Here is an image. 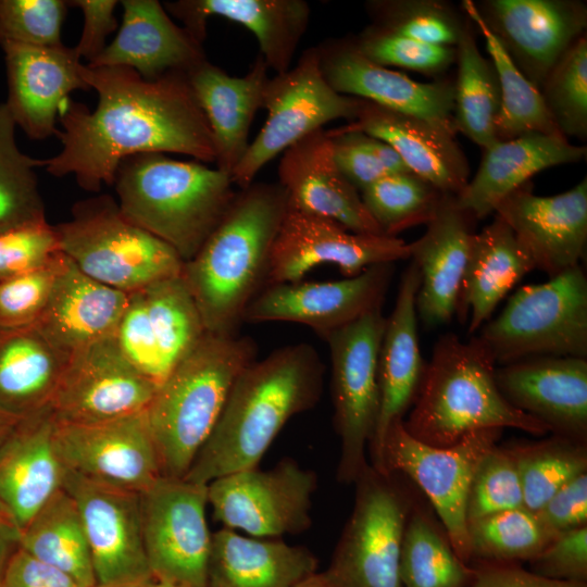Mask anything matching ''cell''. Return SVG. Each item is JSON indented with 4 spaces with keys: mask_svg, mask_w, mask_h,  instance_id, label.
Here are the masks:
<instances>
[{
    "mask_svg": "<svg viewBox=\"0 0 587 587\" xmlns=\"http://www.w3.org/2000/svg\"><path fill=\"white\" fill-rule=\"evenodd\" d=\"M82 76L98 93L93 111L70 99L61 107V151L42 161L57 177L73 174L80 188L113 185L121 162L142 153L174 152L215 162L212 134L186 73L158 79L123 66L91 67Z\"/></svg>",
    "mask_w": 587,
    "mask_h": 587,
    "instance_id": "obj_1",
    "label": "cell"
},
{
    "mask_svg": "<svg viewBox=\"0 0 587 587\" xmlns=\"http://www.w3.org/2000/svg\"><path fill=\"white\" fill-rule=\"evenodd\" d=\"M324 365L307 342L282 347L248 364L185 479L208 485L257 467L287 422L321 398Z\"/></svg>",
    "mask_w": 587,
    "mask_h": 587,
    "instance_id": "obj_2",
    "label": "cell"
},
{
    "mask_svg": "<svg viewBox=\"0 0 587 587\" xmlns=\"http://www.w3.org/2000/svg\"><path fill=\"white\" fill-rule=\"evenodd\" d=\"M288 207L278 184L239 189L197 254L184 263L187 285L207 333L236 335L250 302L266 287L271 253Z\"/></svg>",
    "mask_w": 587,
    "mask_h": 587,
    "instance_id": "obj_3",
    "label": "cell"
},
{
    "mask_svg": "<svg viewBox=\"0 0 587 587\" xmlns=\"http://www.w3.org/2000/svg\"><path fill=\"white\" fill-rule=\"evenodd\" d=\"M113 185L122 213L168 245L184 263L215 230L238 191L229 173L162 153L123 160Z\"/></svg>",
    "mask_w": 587,
    "mask_h": 587,
    "instance_id": "obj_4",
    "label": "cell"
},
{
    "mask_svg": "<svg viewBox=\"0 0 587 587\" xmlns=\"http://www.w3.org/2000/svg\"><path fill=\"white\" fill-rule=\"evenodd\" d=\"M496 362L478 337L463 341L441 335L427 361L424 377L403 425L422 442L451 446L489 428H515L533 435L546 425L512 407L496 382Z\"/></svg>",
    "mask_w": 587,
    "mask_h": 587,
    "instance_id": "obj_5",
    "label": "cell"
},
{
    "mask_svg": "<svg viewBox=\"0 0 587 587\" xmlns=\"http://www.w3.org/2000/svg\"><path fill=\"white\" fill-rule=\"evenodd\" d=\"M255 352L249 337L205 333L157 387L146 417L163 476H186Z\"/></svg>",
    "mask_w": 587,
    "mask_h": 587,
    "instance_id": "obj_6",
    "label": "cell"
},
{
    "mask_svg": "<svg viewBox=\"0 0 587 587\" xmlns=\"http://www.w3.org/2000/svg\"><path fill=\"white\" fill-rule=\"evenodd\" d=\"M54 228L61 251L77 268L114 289L129 294L182 274L178 254L130 222L109 195L75 203L72 217Z\"/></svg>",
    "mask_w": 587,
    "mask_h": 587,
    "instance_id": "obj_7",
    "label": "cell"
},
{
    "mask_svg": "<svg viewBox=\"0 0 587 587\" xmlns=\"http://www.w3.org/2000/svg\"><path fill=\"white\" fill-rule=\"evenodd\" d=\"M477 337L499 365L541 355L587 359V277L583 267L519 288Z\"/></svg>",
    "mask_w": 587,
    "mask_h": 587,
    "instance_id": "obj_8",
    "label": "cell"
},
{
    "mask_svg": "<svg viewBox=\"0 0 587 587\" xmlns=\"http://www.w3.org/2000/svg\"><path fill=\"white\" fill-rule=\"evenodd\" d=\"M353 484L351 514L320 573L330 587H403L401 548L415 502L395 473H383L370 462Z\"/></svg>",
    "mask_w": 587,
    "mask_h": 587,
    "instance_id": "obj_9",
    "label": "cell"
},
{
    "mask_svg": "<svg viewBox=\"0 0 587 587\" xmlns=\"http://www.w3.org/2000/svg\"><path fill=\"white\" fill-rule=\"evenodd\" d=\"M361 104L362 99L341 95L327 83L315 47L308 48L296 65L268 78L262 107L267 116L230 174L234 185L248 187L276 155L328 122L354 121Z\"/></svg>",
    "mask_w": 587,
    "mask_h": 587,
    "instance_id": "obj_10",
    "label": "cell"
},
{
    "mask_svg": "<svg viewBox=\"0 0 587 587\" xmlns=\"http://www.w3.org/2000/svg\"><path fill=\"white\" fill-rule=\"evenodd\" d=\"M386 317L382 309L324 338L332 363L334 426L340 440L337 479L352 484L369 464L379 411L378 354Z\"/></svg>",
    "mask_w": 587,
    "mask_h": 587,
    "instance_id": "obj_11",
    "label": "cell"
},
{
    "mask_svg": "<svg viewBox=\"0 0 587 587\" xmlns=\"http://www.w3.org/2000/svg\"><path fill=\"white\" fill-rule=\"evenodd\" d=\"M501 428L472 433L447 447L427 445L408 433L403 420L389 429L384 447L386 473L413 482L429 501L457 554L470 564L466 502L474 473L502 434Z\"/></svg>",
    "mask_w": 587,
    "mask_h": 587,
    "instance_id": "obj_12",
    "label": "cell"
},
{
    "mask_svg": "<svg viewBox=\"0 0 587 587\" xmlns=\"http://www.w3.org/2000/svg\"><path fill=\"white\" fill-rule=\"evenodd\" d=\"M317 477L296 460L282 459L272 469L258 466L227 474L208 484V503L223 527L259 538L305 532Z\"/></svg>",
    "mask_w": 587,
    "mask_h": 587,
    "instance_id": "obj_13",
    "label": "cell"
},
{
    "mask_svg": "<svg viewBox=\"0 0 587 587\" xmlns=\"http://www.w3.org/2000/svg\"><path fill=\"white\" fill-rule=\"evenodd\" d=\"M139 498L152 576L180 587H208V485L161 476Z\"/></svg>",
    "mask_w": 587,
    "mask_h": 587,
    "instance_id": "obj_14",
    "label": "cell"
},
{
    "mask_svg": "<svg viewBox=\"0 0 587 587\" xmlns=\"http://www.w3.org/2000/svg\"><path fill=\"white\" fill-rule=\"evenodd\" d=\"M182 275L128 294L115 338L128 361L159 386L204 336Z\"/></svg>",
    "mask_w": 587,
    "mask_h": 587,
    "instance_id": "obj_15",
    "label": "cell"
},
{
    "mask_svg": "<svg viewBox=\"0 0 587 587\" xmlns=\"http://www.w3.org/2000/svg\"><path fill=\"white\" fill-rule=\"evenodd\" d=\"M409 257V243L398 237L353 233L288 203L272 249L266 287L301 280L325 263L352 277L370 266Z\"/></svg>",
    "mask_w": 587,
    "mask_h": 587,
    "instance_id": "obj_16",
    "label": "cell"
},
{
    "mask_svg": "<svg viewBox=\"0 0 587 587\" xmlns=\"http://www.w3.org/2000/svg\"><path fill=\"white\" fill-rule=\"evenodd\" d=\"M63 489L77 507L96 587H132L153 577L145 550L139 494L67 470Z\"/></svg>",
    "mask_w": 587,
    "mask_h": 587,
    "instance_id": "obj_17",
    "label": "cell"
},
{
    "mask_svg": "<svg viewBox=\"0 0 587 587\" xmlns=\"http://www.w3.org/2000/svg\"><path fill=\"white\" fill-rule=\"evenodd\" d=\"M157 387L111 336L70 354L51 409L61 424L103 423L145 412Z\"/></svg>",
    "mask_w": 587,
    "mask_h": 587,
    "instance_id": "obj_18",
    "label": "cell"
},
{
    "mask_svg": "<svg viewBox=\"0 0 587 587\" xmlns=\"http://www.w3.org/2000/svg\"><path fill=\"white\" fill-rule=\"evenodd\" d=\"M394 263L328 282H291L265 287L247 307L242 322H291L312 328L323 339L366 313L382 309Z\"/></svg>",
    "mask_w": 587,
    "mask_h": 587,
    "instance_id": "obj_19",
    "label": "cell"
},
{
    "mask_svg": "<svg viewBox=\"0 0 587 587\" xmlns=\"http://www.w3.org/2000/svg\"><path fill=\"white\" fill-rule=\"evenodd\" d=\"M55 442L67 471L141 494L162 475L146 411L97 424H61Z\"/></svg>",
    "mask_w": 587,
    "mask_h": 587,
    "instance_id": "obj_20",
    "label": "cell"
},
{
    "mask_svg": "<svg viewBox=\"0 0 587 587\" xmlns=\"http://www.w3.org/2000/svg\"><path fill=\"white\" fill-rule=\"evenodd\" d=\"M315 49L322 73L337 92L420 117L457 134L453 80L416 82L367 59L350 37L326 39Z\"/></svg>",
    "mask_w": 587,
    "mask_h": 587,
    "instance_id": "obj_21",
    "label": "cell"
},
{
    "mask_svg": "<svg viewBox=\"0 0 587 587\" xmlns=\"http://www.w3.org/2000/svg\"><path fill=\"white\" fill-rule=\"evenodd\" d=\"M475 5L517 68L539 90L587 25L586 4L575 0H486Z\"/></svg>",
    "mask_w": 587,
    "mask_h": 587,
    "instance_id": "obj_22",
    "label": "cell"
},
{
    "mask_svg": "<svg viewBox=\"0 0 587 587\" xmlns=\"http://www.w3.org/2000/svg\"><path fill=\"white\" fill-rule=\"evenodd\" d=\"M530 257L535 268L553 277L580 265L587 242V179L553 196H537L532 182L496 208Z\"/></svg>",
    "mask_w": 587,
    "mask_h": 587,
    "instance_id": "obj_23",
    "label": "cell"
},
{
    "mask_svg": "<svg viewBox=\"0 0 587 587\" xmlns=\"http://www.w3.org/2000/svg\"><path fill=\"white\" fill-rule=\"evenodd\" d=\"M498 388L515 409L554 435L587 442V359L541 355L496 367Z\"/></svg>",
    "mask_w": 587,
    "mask_h": 587,
    "instance_id": "obj_24",
    "label": "cell"
},
{
    "mask_svg": "<svg viewBox=\"0 0 587 587\" xmlns=\"http://www.w3.org/2000/svg\"><path fill=\"white\" fill-rule=\"evenodd\" d=\"M421 276L414 263L402 273L396 303L386 317L378 354L379 411L369 445L370 464L386 473L384 447L390 427L413 405L427 361L420 347L416 296Z\"/></svg>",
    "mask_w": 587,
    "mask_h": 587,
    "instance_id": "obj_25",
    "label": "cell"
},
{
    "mask_svg": "<svg viewBox=\"0 0 587 587\" xmlns=\"http://www.w3.org/2000/svg\"><path fill=\"white\" fill-rule=\"evenodd\" d=\"M1 48L9 88L5 105L16 126L33 139L57 135V117L68 95L90 89L74 47L5 42Z\"/></svg>",
    "mask_w": 587,
    "mask_h": 587,
    "instance_id": "obj_26",
    "label": "cell"
},
{
    "mask_svg": "<svg viewBox=\"0 0 587 587\" xmlns=\"http://www.w3.org/2000/svg\"><path fill=\"white\" fill-rule=\"evenodd\" d=\"M476 221L459 205L455 196L445 195L426 232L409 243V259L421 276L417 316L427 328L447 324L457 314Z\"/></svg>",
    "mask_w": 587,
    "mask_h": 587,
    "instance_id": "obj_27",
    "label": "cell"
},
{
    "mask_svg": "<svg viewBox=\"0 0 587 587\" xmlns=\"http://www.w3.org/2000/svg\"><path fill=\"white\" fill-rule=\"evenodd\" d=\"M58 421L51 405L16 422L0 444V500L21 532L63 489Z\"/></svg>",
    "mask_w": 587,
    "mask_h": 587,
    "instance_id": "obj_28",
    "label": "cell"
},
{
    "mask_svg": "<svg viewBox=\"0 0 587 587\" xmlns=\"http://www.w3.org/2000/svg\"><path fill=\"white\" fill-rule=\"evenodd\" d=\"M278 184L294 208L333 220L353 233L383 235L360 192L337 167L330 138L324 128L283 152Z\"/></svg>",
    "mask_w": 587,
    "mask_h": 587,
    "instance_id": "obj_29",
    "label": "cell"
},
{
    "mask_svg": "<svg viewBox=\"0 0 587 587\" xmlns=\"http://www.w3.org/2000/svg\"><path fill=\"white\" fill-rule=\"evenodd\" d=\"M341 127L387 142L412 173L445 195L458 196L470 180L455 134L430 122L362 100L355 120Z\"/></svg>",
    "mask_w": 587,
    "mask_h": 587,
    "instance_id": "obj_30",
    "label": "cell"
},
{
    "mask_svg": "<svg viewBox=\"0 0 587 587\" xmlns=\"http://www.w3.org/2000/svg\"><path fill=\"white\" fill-rule=\"evenodd\" d=\"M122 25L113 41L87 66H123L145 79L187 73L207 60L202 43L175 24L157 0H123Z\"/></svg>",
    "mask_w": 587,
    "mask_h": 587,
    "instance_id": "obj_31",
    "label": "cell"
},
{
    "mask_svg": "<svg viewBox=\"0 0 587 587\" xmlns=\"http://www.w3.org/2000/svg\"><path fill=\"white\" fill-rule=\"evenodd\" d=\"M270 68L262 55L241 77L227 74L208 59L186 73L189 86L210 127L216 167L232 174L249 148V133Z\"/></svg>",
    "mask_w": 587,
    "mask_h": 587,
    "instance_id": "obj_32",
    "label": "cell"
},
{
    "mask_svg": "<svg viewBox=\"0 0 587 587\" xmlns=\"http://www.w3.org/2000/svg\"><path fill=\"white\" fill-rule=\"evenodd\" d=\"M163 5L200 43L207 38L211 16L243 25L255 36L259 54L275 74L290 68L311 16L304 0H178Z\"/></svg>",
    "mask_w": 587,
    "mask_h": 587,
    "instance_id": "obj_33",
    "label": "cell"
},
{
    "mask_svg": "<svg viewBox=\"0 0 587 587\" xmlns=\"http://www.w3.org/2000/svg\"><path fill=\"white\" fill-rule=\"evenodd\" d=\"M586 155L561 135L528 133L497 140L484 149L482 162L465 188L455 196L459 205L477 221L495 213L513 190L549 167L575 163Z\"/></svg>",
    "mask_w": 587,
    "mask_h": 587,
    "instance_id": "obj_34",
    "label": "cell"
},
{
    "mask_svg": "<svg viewBox=\"0 0 587 587\" xmlns=\"http://www.w3.org/2000/svg\"><path fill=\"white\" fill-rule=\"evenodd\" d=\"M127 300V292L87 276L65 255L47 307L34 326L70 355L115 336Z\"/></svg>",
    "mask_w": 587,
    "mask_h": 587,
    "instance_id": "obj_35",
    "label": "cell"
},
{
    "mask_svg": "<svg viewBox=\"0 0 587 587\" xmlns=\"http://www.w3.org/2000/svg\"><path fill=\"white\" fill-rule=\"evenodd\" d=\"M316 572L315 555L302 546L225 527L212 534L208 587H297Z\"/></svg>",
    "mask_w": 587,
    "mask_h": 587,
    "instance_id": "obj_36",
    "label": "cell"
},
{
    "mask_svg": "<svg viewBox=\"0 0 587 587\" xmlns=\"http://www.w3.org/2000/svg\"><path fill=\"white\" fill-rule=\"evenodd\" d=\"M534 263L512 229L497 215L476 233L464 271L457 315L469 319V334L478 332L495 309Z\"/></svg>",
    "mask_w": 587,
    "mask_h": 587,
    "instance_id": "obj_37",
    "label": "cell"
},
{
    "mask_svg": "<svg viewBox=\"0 0 587 587\" xmlns=\"http://www.w3.org/2000/svg\"><path fill=\"white\" fill-rule=\"evenodd\" d=\"M68 357L35 326L0 328V414L20 421L51 405Z\"/></svg>",
    "mask_w": 587,
    "mask_h": 587,
    "instance_id": "obj_38",
    "label": "cell"
},
{
    "mask_svg": "<svg viewBox=\"0 0 587 587\" xmlns=\"http://www.w3.org/2000/svg\"><path fill=\"white\" fill-rule=\"evenodd\" d=\"M18 547L67 573L82 586L96 587L84 526L74 500L64 489L20 532Z\"/></svg>",
    "mask_w": 587,
    "mask_h": 587,
    "instance_id": "obj_39",
    "label": "cell"
},
{
    "mask_svg": "<svg viewBox=\"0 0 587 587\" xmlns=\"http://www.w3.org/2000/svg\"><path fill=\"white\" fill-rule=\"evenodd\" d=\"M455 52L454 128L485 149L497 141L500 86L492 62L478 50L474 24L469 17Z\"/></svg>",
    "mask_w": 587,
    "mask_h": 587,
    "instance_id": "obj_40",
    "label": "cell"
},
{
    "mask_svg": "<svg viewBox=\"0 0 587 587\" xmlns=\"http://www.w3.org/2000/svg\"><path fill=\"white\" fill-rule=\"evenodd\" d=\"M462 8L483 35L486 50L498 75L501 98L495 124L497 140H507L528 133L561 135L545 105L540 90L514 64L483 21L475 3L464 0Z\"/></svg>",
    "mask_w": 587,
    "mask_h": 587,
    "instance_id": "obj_41",
    "label": "cell"
},
{
    "mask_svg": "<svg viewBox=\"0 0 587 587\" xmlns=\"http://www.w3.org/2000/svg\"><path fill=\"white\" fill-rule=\"evenodd\" d=\"M474 567L454 551L444 528L414 503L400 557L403 587H466Z\"/></svg>",
    "mask_w": 587,
    "mask_h": 587,
    "instance_id": "obj_42",
    "label": "cell"
},
{
    "mask_svg": "<svg viewBox=\"0 0 587 587\" xmlns=\"http://www.w3.org/2000/svg\"><path fill=\"white\" fill-rule=\"evenodd\" d=\"M467 534L470 564L528 562L558 536L525 507L473 521Z\"/></svg>",
    "mask_w": 587,
    "mask_h": 587,
    "instance_id": "obj_43",
    "label": "cell"
},
{
    "mask_svg": "<svg viewBox=\"0 0 587 587\" xmlns=\"http://www.w3.org/2000/svg\"><path fill=\"white\" fill-rule=\"evenodd\" d=\"M524 507L537 512L562 486L587 472V442L552 434L551 437L512 446Z\"/></svg>",
    "mask_w": 587,
    "mask_h": 587,
    "instance_id": "obj_44",
    "label": "cell"
},
{
    "mask_svg": "<svg viewBox=\"0 0 587 587\" xmlns=\"http://www.w3.org/2000/svg\"><path fill=\"white\" fill-rule=\"evenodd\" d=\"M360 196L383 235L397 237L408 228L427 224L445 193L412 172L377 179Z\"/></svg>",
    "mask_w": 587,
    "mask_h": 587,
    "instance_id": "obj_45",
    "label": "cell"
},
{
    "mask_svg": "<svg viewBox=\"0 0 587 587\" xmlns=\"http://www.w3.org/2000/svg\"><path fill=\"white\" fill-rule=\"evenodd\" d=\"M16 124L0 104V233L39 221L45 207L35 168L42 161L24 154L15 140Z\"/></svg>",
    "mask_w": 587,
    "mask_h": 587,
    "instance_id": "obj_46",
    "label": "cell"
},
{
    "mask_svg": "<svg viewBox=\"0 0 587 587\" xmlns=\"http://www.w3.org/2000/svg\"><path fill=\"white\" fill-rule=\"evenodd\" d=\"M366 7L373 25L440 46L455 47L466 22L450 3L438 0H376Z\"/></svg>",
    "mask_w": 587,
    "mask_h": 587,
    "instance_id": "obj_47",
    "label": "cell"
},
{
    "mask_svg": "<svg viewBox=\"0 0 587 587\" xmlns=\"http://www.w3.org/2000/svg\"><path fill=\"white\" fill-rule=\"evenodd\" d=\"M540 92L559 133L567 139L587 137V39L586 35L558 61Z\"/></svg>",
    "mask_w": 587,
    "mask_h": 587,
    "instance_id": "obj_48",
    "label": "cell"
},
{
    "mask_svg": "<svg viewBox=\"0 0 587 587\" xmlns=\"http://www.w3.org/2000/svg\"><path fill=\"white\" fill-rule=\"evenodd\" d=\"M524 507L521 478L511 447L496 445L479 462L469 491V523L480 517Z\"/></svg>",
    "mask_w": 587,
    "mask_h": 587,
    "instance_id": "obj_49",
    "label": "cell"
},
{
    "mask_svg": "<svg viewBox=\"0 0 587 587\" xmlns=\"http://www.w3.org/2000/svg\"><path fill=\"white\" fill-rule=\"evenodd\" d=\"M359 51L382 66L439 75L455 63V47L415 40L373 24L352 37Z\"/></svg>",
    "mask_w": 587,
    "mask_h": 587,
    "instance_id": "obj_50",
    "label": "cell"
},
{
    "mask_svg": "<svg viewBox=\"0 0 587 587\" xmlns=\"http://www.w3.org/2000/svg\"><path fill=\"white\" fill-rule=\"evenodd\" d=\"M68 3L64 0H0V45L55 47Z\"/></svg>",
    "mask_w": 587,
    "mask_h": 587,
    "instance_id": "obj_51",
    "label": "cell"
},
{
    "mask_svg": "<svg viewBox=\"0 0 587 587\" xmlns=\"http://www.w3.org/2000/svg\"><path fill=\"white\" fill-rule=\"evenodd\" d=\"M62 253L54 226L46 218L0 233V282L52 263Z\"/></svg>",
    "mask_w": 587,
    "mask_h": 587,
    "instance_id": "obj_52",
    "label": "cell"
},
{
    "mask_svg": "<svg viewBox=\"0 0 587 587\" xmlns=\"http://www.w3.org/2000/svg\"><path fill=\"white\" fill-rule=\"evenodd\" d=\"M64 261L62 252L46 267L0 282V328L28 327L38 322Z\"/></svg>",
    "mask_w": 587,
    "mask_h": 587,
    "instance_id": "obj_53",
    "label": "cell"
},
{
    "mask_svg": "<svg viewBox=\"0 0 587 587\" xmlns=\"http://www.w3.org/2000/svg\"><path fill=\"white\" fill-rule=\"evenodd\" d=\"M528 563L540 576L587 583V525L559 534Z\"/></svg>",
    "mask_w": 587,
    "mask_h": 587,
    "instance_id": "obj_54",
    "label": "cell"
},
{
    "mask_svg": "<svg viewBox=\"0 0 587 587\" xmlns=\"http://www.w3.org/2000/svg\"><path fill=\"white\" fill-rule=\"evenodd\" d=\"M327 133L337 167L359 192L388 174L370 150L365 133L341 126Z\"/></svg>",
    "mask_w": 587,
    "mask_h": 587,
    "instance_id": "obj_55",
    "label": "cell"
},
{
    "mask_svg": "<svg viewBox=\"0 0 587 587\" xmlns=\"http://www.w3.org/2000/svg\"><path fill=\"white\" fill-rule=\"evenodd\" d=\"M553 534L587 525V472L562 486L537 512Z\"/></svg>",
    "mask_w": 587,
    "mask_h": 587,
    "instance_id": "obj_56",
    "label": "cell"
},
{
    "mask_svg": "<svg viewBox=\"0 0 587 587\" xmlns=\"http://www.w3.org/2000/svg\"><path fill=\"white\" fill-rule=\"evenodd\" d=\"M68 7L80 9L84 15V26L78 43L74 47L80 59L87 64L95 61L105 49V40L117 27L114 16L116 0H72Z\"/></svg>",
    "mask_w": 587,
    "mask_h": 587,
    "instance_id": "obj_57",
    "label": "cell"
},
{
    "mask_svg": "<svg viewBox=\"0 0 587 587\" xmlns=\"http://www.w3.org/2000/svg\"><path fill=\"white\" fill-rule=\"evenodd\" d=\"M1 587H84L62 570L17 546L10 557Z\"/></svg>",
    "mask_w": 587,
    "mask_h": 587,
    "instance_id": "obj_58",
    "label": "cell"
},
{
    "mask_svg": "<svg viewBox=\"0 0 587 587\" xmlns=\"http://www.w3.org/2000/svg\"><path fill=\"white\" fill-rule=\"evenodd\" d=\"M474 575L466 587H587L540 576L517 563H476Z\"/></svg>",
    "mask_w": 587,
    "mask_h": 587,
    "instance_id": "obj_59",
    "label": "cell"
},
{
    "mask_svg": "<svg viewBox=\"0 0 587 587\" xmlns=\"http://www.w3.org/2000/svg\"><path fill=\"white\" fill-rule=\"evenodd\" d=\"M20 532L16 527H0V587L8 561L18 546Z\"/></svg>",
    "mask_w": 587,
    "mask_h": 587,
    "instance_id": "obj_60",
    "label": "cell"
},
{
    "mask_svg": "<svg viewBox=\"0 0 587 587\" xmlns=\"http://www.w3.org/2000/svg\"><path fill=\"white\" fill-rule=\"evenodd\" d=\"M297 587H330L320 572H316L315 574L311 575L307 579H304L302 583H300Z\"/></svg>",
    "mask_w": 587,
    "mask_h": 587,
    "instance_id": "obj_61",
    "label": "cell"
},
{
    "mask_svg": "<svg viewBox=\"0 0 587 587\" xmlns=\"http://www.w3.org/2000/svg\"><path fill=\"white\" fill-rule=\"evenodd\" d=\"M16 420L0 414V444L16 424Z\"/></svg>",
    "mask_w": 587,
    "mask_h": 587,
    "instance_id": "obj_62",
    "label": "cell"
},
{
    "mask_svg": "<svg viewBox=\"0 0 587 587\" xmlns=\"http://www.w3.org/2000/svg\"><path fill=\"white\" fill-rule=\"evenodd\" d=\"M0 527H16L12 515L0 500ZM17 528V527H16Z\"/></svg>",
    "mask_w": 587,
    "mask_h": 587,
    "instance_id": "obj_63",
    "label": "cell"
},
{
    "mask_svg": "<svg viewBox=\"0 0 587 587\" xmlns=\"http://www.w3.org/2000/svg\"><path fill=\"white\" fill-rule=\"evenodd\" d=\"M132 587H180V586H177L167 582L159 580L152 577L146 582L134 585Z\"/></svg>",
    "mask_w": 587,
    "mask_h": 587,
    "instance_id": "obj_64",
    "label": "cell"
}]
</instances>
